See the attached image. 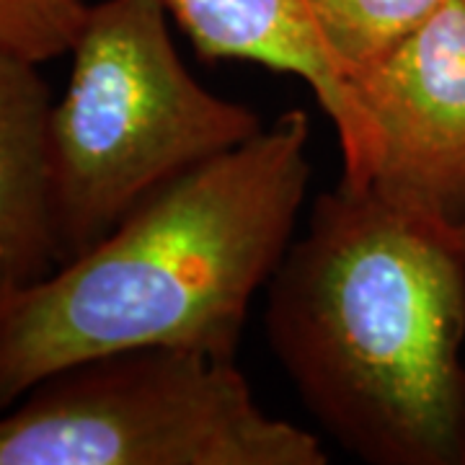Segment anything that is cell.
<instances>
[{"label": "cell", "instance_id": "obj_6", "mask_svg": "<svg viewBox=\"0 0 465 465\" xmlns=\"http://www.w3.org/2000/svg\"><path fill=\"white\" fill-rule=\"evenodd\" d=\"M204 60H246L298 75L331 119L344 176L362 192L375 166V127L357 88L326 50L305 0H163Z\"/></svg>", "mask_w": 465, "mask_h": 465}, {"label": "cell", "instance_id": "obj_8", "mask_svg": "<svg viewBox=\"0 0 465 465\" xmlns=\"http://www.w3.org/2000/svg\"><path fill=\"white\" fill-rule=\"evenodd\" d=\"M448 0H305L336 67L354 85Z\"/></svg>", "mask_w": 465, "mask_h": 465}, {"label": "cell", "instance_id": "obj_5", "mask_svg": "<svg viewBox=\"0 0 465 465\" xmlns=\"http://www.w3.org/2000/svg\"><path fill=\"white\" fill-rule=\"evenodd\" d=\"M354 88L378 143L362 192L455 231L465 217V0H448Z\"/></svg>", "mask_w": 465, "mask_h": 465}, {"label": "cell", "instance_id": "obj_9", "mask_svg": "<svg viewBox=\"0 0 465 465\" xmlns=\"http://www.w3.org/2000/svg\"><path fill=\"white\" fill-rule=\"evenodd\" d=\"M85 14V0H0V50L50 63L70 52Z\"/></svg>", "mask_w": 465, "mask_h": 465}, {"label": "cell", "instance_id": "obj_3", "mask_svg": "<svg viewBox=\"0 0 465 465\" xmlns=\"http://www.w3.org/2000/svg\"><path fill=\"white\" fill-rule=\"evenodd\" d=\"M163 0L88 5L70 84L50 119L60 264L94 249L137 204L264 130L183 67Z\"/></svg>", "mask_w": 465, "mask_h": 465}, {"label": "cell", "instance_id": "obj_4", "mask_svg": "<svg viewBox=\"0 0 465 465\" xmlns=\"http://www.w3.org/2000/svg\"><path fill=\"white\" fill-rule=\"evenodd\" d=\"M269 416L235 360L183 347L91 357L0 411V465H326Z\"/></svg>", "mask_w": 465, "mask_h": 465}, {"label": "cell", "instance_id": "obj_10", "mask_svg": "<svg viewBox=\"0 0 465 465\" xmlns=\"http://www.w3.org/2000/svg\"><path fill=\"white\" fill-rule=\"evenodd\" d=\"M450 235H452V241H455V246H458V249L463 251V256H465V217H463V223H460V225H458L455 231L450 232Z\"/></svg>", "mask_w": 465, "mask_h": 465}, {"label": "cell", "instance_id": "obj_2", "mask_svg": "<svg viewBox=\"0 0 465 465\" xmlns=\"http://www.w3.org/2000/svg\"><path fill=\"white\" fill-rule=\"evenodd\" d=\"M266 336L302 403L372 465H465V256L339 183L266 284Z\"/></svg>", "mask_w": 465, "mask_h": 465}, {"label": "cell", "instance_id": "obj_7", "mask_svg": "<svg viewBox=\"0 0 465 465\" xmlns=\"http://www.w3.org/2000/svg\"><path fill=\"white\" fill-rule=\"evenodd\" d=\"M50 85L39 63L0 50V295L60 266L52 200Z\"/></svg>", "mask_w": 465, "mask_h": 465}, {"label": "cell", "instance_id": "obj_1", "mask_svg": "<svg viewBox=\"0 0 465 465\" xmlns=\"http://www.w3.org/2000/svg\"><path fill=\"white\" fill-rule=\"evenodd\" d=\"M311 119L290 109L166 183L94 249L0 295V411L91 357L183 347L235 360L251 302L292 243Z\"/></svg>", "mask_w": 465, "mask_h": 465}]
</instances>
